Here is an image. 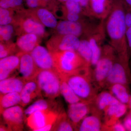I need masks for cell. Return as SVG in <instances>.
<instances>
[{"instance_id":"1","label":"cell","mask_w":131,"mask_h":131,"mask_svg":"<svg viewBox=\"0 0 131 131\" xmlns=\"http://www.w3.org/2000/svg\"><path fill=\"white\" fill-rule=\"evenodd\" d=\"M125 12L124 0H113L112 9L105 20V27L109 44L114 49L117 56L129 59Z\"/></svg>"},{"instance_id":"2","label":"cell","mask_w":131,"mask_h":131,"mask_svg":"<svg viewBox=\"0 0 131 131\" xmlns=\"http://www.w3.org/2000/svg\"><path fill=\"white\" fill-rule=\"evenodd\" d=\"M60 77L68 83L82 101L91 104L94 102L98 95L99 89L94 82L91 68H86L78 73Z\"/></svg>"},{"instance_id":"3","label":"cell","mask_w":131,"mask_h":131,"mask_svg":"<svg viewBox=\"0 0 131 131\" xmlns=\"http://www.w3.org/2000/svg\"><path fill=\"white\" fill-rule=\"evenodd\" d=\"M51 53L54 69L60 76L72 74L91 68L77 51H66Z\"/></svg>"},{"instance_id":"4","label":"cell","mask_w":131,"mask_h":131,"mask_svg":"<svg viewBox=\"0 0 131 131\" xmlns=\"http://www.w3.org/2000/svg\"><path fill=\"white\" fill-rule=\"evenodd\" d=\"M117 57L116 52L109 44L103 45L100 58L93 71L94 82L99 90L104 88Z\"/></svg>"},{"instance_id":"5","label":"cell","mask_w":131,"mask_h":131,"mask_svg":"<svg viewBox=\"0 0 131 131\" xmlns=\"http://www.w3.org/2000/svg\"><path fill=\"white\" fill-rule=\"evenodd\" d=\"M35 78L42 96L54 100L61 94V78L55 70H40Z\"/></svg>"},{"instance_id":"6","label":"cell","mask_w":131,"mask_h":131,"mask_svg":"<svg viewBox=\"0 0 131 131\" xmlns=\"http://www.w3.org/2000/svg\"><path fill=\"white\" fill-rule=\"evenodd\" d=\"M99 23H94L86 19L80 21L63 20L58 22L55 30L58 34L73 35L78 38H88L96 29Z\"/></svg>"},{"instance_id":"7","label":"cell","mask_w":131,"mask_h":131,"mask_svg":"<svg viewBox=\"0 0 131 131\" xmlns=\"http://www.w3.org/2000/svg\"><path fill=\"white\" fill-rule=\"evenodd\" d=\"M20 11V14L15 17L13 25L18 27L17 32L19 35L31 33L40 38L46 35L45 26L32 17L28 11Z\"/></svg>"},{"instance_id":"8","label":"cell","mask_w":131,"mask_h":131,"mask_svg":"<svg viewBox=\"0 0 131 131\" xmlns=\"http://www.w3.org/2000/svg\"><path fill=\"white\" fill-rule=\"evenodd\" d=\"M131 83L129 59L117 56L112 70L106 80L104 88L119 83L128 87Z\"/></svg>"},{"instance_id":"9","label":"cell","mask_w":131,"mask_h":131,"mask_svg":"<svg viewBox=\"0 0 131 131\" xmlns=\"http://www.w3.org/2000/svg\"><path fill=\"white\" fill-rule=\"evenodd\" d=\"M80 40L74 35L56 34L48 40L46 46L50 53L66 51H77Z\"/></svg>"},{"instance_id":"10","label":"cell","mask_w":131,"mask_h":131,"mask_svg":"<svg viewBox=\"0 0 131 131\" xmlns=\"http://www.w3.org/2000/svg\"><path fill=\"white\" fill-rule=\"evenodd\" d=\"M61 111L48 109L35 112L26 119L27 125L32 131H36L47 125H53Z\"/></svg>"},{"instance_id":"11","label":"cell","mask_w":131,"mask_h":131,"mask_svg":"<svg viewBox=\"0 0 131 131\" xmlns=\"http://www.w3.org/2000/svg\"><path fill=\"white\" fill-rule=\"evenodd\" d=\"M106 35L105 20H101L95 30L88 37L92 52L91 66L95 67L100 58Z\"/></svg>"},{"instance_id":"12","label":"cell","mask_w":131,"mask_h":131,"mask_svg":"<svg viewBox=\"0 0 131 131\" xmlns=\"http://www.w3.org/2000/svg\"><path fill=\"white\" fill-rule=\"evenodd\" d=\"M22 107L17 105L1 112L3 122L11 131H22L24 129L25 115Z\"/></svg>"},{"instance_id":"13","label":"cell","mask_w":131,"mask_h":131,"mask_svg":"<svg viewBox=\"0 0 131 131\" xmlns=\"http://www.w3.org/2000/svg\"><path fill=\"white\" fill-rule=\"evenodd\" d=\"M20 57L19 72L21 77L26 81L34 79L40 70L38 68L30 53L19 52Z\"/></svg>"},{"instance_id":"14","label":"cell","mask_w":131,"mask_h":131,"mask_svg":"<svg viewBox=\"0 0 131 131\" xmlns=\"http://www.w3.org/2000/svg\"><path fill=\"white\" fill-rule=\"evenodd\" d=\"M91 103L85 102L69 104L67 114L75 130H77L83 119L91 113Z\"/></svg>"},{"instance_id":"15","label":"cell","mask_w":131,"mask_h":131,"mask_svg":"<svg viewBox=\"0 0 131 131\" xmlns=\"http://www.w3.org/2000/svg\"><path fill=\"white\" fill-rule=\"evenodd\" d=\"M30 54L40 70H55L53 59L48 49L38 45Z\"/></svg>"},{"instance_id":"16","label":"cell","mask_w":131,"mask_h":131,"mask_svg":"<svg viewBox=\"0 0 131 131\" xmlns=\"http://www.w3.org/2000/svg\"><path fill=\"white\" fill-rule=\"evenodd\" d=\"M127 107V105L120 102L108 107L103 113L104 123L102 131L119 121V119L126 113Z\"/></svg>"},{"instance_id":"17","label":"cell","mask_w":131,"mask_h":131,"mask_svg":"<svg viewBox=\"0 0 131 131\" xmlns=\"http://www.w3.org/2000/svg\"><path fill=\"white\" fill-rule=\"evenodd\" d=\"M120 102L110 91H103L98 93L94 102L91 104V113L102 116L108 107Z\"/></svg>"},{"instance_id":"18","label":"cell","mask_w":131,"mask_h":131,"mask_svg":"<svg viewBox=\"0 0 131 131\" xmlns=\"http://www.w3.org/2000/svg\"><path fill=\"white\" fill-rule=\"evenodd\" d=\"M113 0H90L89 9L91 18L105 20L112 9Z\"/></svg>"},{"instance_id":"19","label":"cell","mask_w":131,"mask_h":131,"mask_svg":"<svg viewBox=\"0 0 131 131\" xmlns=\"http://www.w3.org/2000/svg\"><path fill=\"white\" fill-rule=\"evenodd\" d=\"M21 102L20 105L25 107L38 97L42 95L35 78L26 82L20 93Z\"/></svg>"},{"instance_id":"20","label":"cell","mask_w":131,"mask_h":131,"mask_svg":"<svg viewBox=\"0 0 131 131\" xmlns=\"http://www.w3.org/2000/svg\"><path fill=\"white\" fill-rule=\"evenodd\" d=\"M20 61L19 57L17 54L1 59L0 80L13 77V74L19 70Z\"/></svg>"},{"instance_id":"21","label":"cell","mask_w":131,"mask_h":131,"mask_svg":"<svg viewBox=\"0 0 131 131\" xmlns=\"http://www.w3.org/2000/svg\"><path fill=\"white\" fill-rule=\"evenodd\" d=\"M32 17L45 27L55 28L57 25L56 18L49 10L43 7H38L27 10Z\"/></svg>"},{"instance_id":"22","label":"cell","mask_w":131,"mask_h":131,"mask_svg":"<svg viewBox=\"0 0 131 131\" xmlns=\"http://www.w3.org/2000/svg\"><path fill=\"white\" fill-rule=\"evenodd\" d=\"M40 38L33 34H23L17 38L16 45L19 51L30 53L39 45Z\"/></svg>"},{"instance_id":"23","label":"cell","mask_w":131,"mask_h":131,"mask_svg":"<svg viewBox=\"0 0 131 131\" xmlns=\"http://www.w3.org/2000/svg\"><path fill=\"white\" fill-rule=\"evenodd\" d=\"M54 100L39 99L24 110L25 115L27 117L35 112L48 109L57 110L59 112L62 110V107L58 105V103Z\"/></svg>"},{"instance_id":"24","label":"cell","mask_w":131,"mask_h":131,"mask_svg":"<svg viewBox=\"0 0 131 131\" xmlns=\"http://www.w3.org/2000/svg\"><path fill=\"white\" fill-rule=\"evenodd\" d=\"M26 82L21 77L16 76L1 80L0 82L1 94L13 92L20 93Z\"/></svg>"},{"instance_id":"25","label":"cell","mask_w":131,"mask_h":131,"mask_svg":"<svg viewBox=\"0 0 131 131\" xmlns=\"http://www.w3.org/2000/svg\"><path fill=\"white\" fill-rule=\"evenodd\" d=\"M83 119L78 127L77 131H102L103 124L102 123L101 116L95 113H91Z\"/></svg>"},{"instance_id":"26","label":"cell","mask_w":131,"mask_h":131,"mask_svg":"<svg viewBox=\"0 0 131 131\" xmlns=\"http://www.w3.org/2000/svg\"><path fill=\"white\" fill-rule=\"evenodd\" d=\"M109 91L120 102L127 105L130 99L128 87L124 84L116 83L108 88Z\"/></svg>"},{"instance_id":"27","label":"cell","mask_w":131,"mask_h":131,"mask_svg":"<svg viewBox=\"0 0 131 131\" xmlns=\"http://www.w3.org/2000/svg\"><path fill=\"white\" fill-rule=\"evenodd\" d=\"M21 97L20 93L17 92L8 93L1 94L0 107L1 112L6 108L20 104Z\"/></svg>"},{"instance_id":"28","label":"cell","mask_w":131,"mask_h":131,"mask_svg":"<svg viewBox=\"0 0 131 131\" xmlns=\"http://www.w3.org/2000/svg\"><path fill=\"white\" fill-rule=\"evenodd\" d=\"M74 128L70 122L68 114L63 110L59 113L52 128L51 131H72Z\"/></svg>"},{"instance_id":"29","label":"cell","mask_w":131,"mask_h":131,"mask_svg":"<svg viewBox=\"0 0 131 131\" xmlns=\"http://www.w3.org/2000/svg\"><path fill=\"white\" fill-rule=\"evenodd\" d=\"M61 94L69 104L82 101L65 80L61 78Z\"/></svg>"},{"instance_id":"30","label":"cell","mask_w":131,"mask_h":131,"mask_svg":"<svg viewBox=\"0 0 131 131\" xmlns=\"http://www.w3.org/2000/svg\"><path fill=\"white\" fill-rule=\"evenodd\" d=\"M77 52L83 59L89 67H91L92 52L88 38H82L80 40Z\"/></svg>"},{"instance_id":"31","label":"cell","mask_w":131,"mask_h":131,"mask_svg":"<svg viewBox=\"0 0 131 131\" xmlns=\"http://www.w3.org/2000/svg\"><path fill=\"white\" fill-rule=\"evenodd\" d=\"M16 43L12 42H1L0 44V58H4L14 55L19 52Z\"/></svg>"},{"instance_id":"32","label":"cell","mask_w":131,"mask_h":131,"mask_svg":"<svg viewBox=\"0 0 131 131\" xmlns=\"http://www.w3.org/2000/svg\"><path fill=\"white\" fill-rule=\"evenodd\" d=\"M13 9L0 8V25L1 26L12 24L15 21Z\"/></svg>"},{"instance_id":"33","label":"cell","mask_w":131,"mask_h":131,"mask_svg":"<svg viewBox=\"0 0 131 131\" xmlns=\"http://www.w3.org/2000/svg\"><path fill=\"white\" fill-rule=\"evenodd\" d=\"M15 27L12 24L1 26L0 39L1 42H9L13 35Z\"/></svg>"},{"instance_id":"34","label":"cell","mask_w":131,"mask_h":131,"mask_svg":"<svg viewBox=\"0 0 131 131\" xmlns=\"http://www.w3.org/2000/svg\"><path fill=\"white\" fill-rule=\"evenodd\" d=\"M61 9L62 13V16L63 19L64 20L72 21H80L84 20L86 19L84 17H87L82 15L68 11L62 6Z\"/></svg>"},{"instance_id":"35","label":"cell","mask_w":131,"mask_h":131,"mask_svg":"<svg viewBox=\"0 0 131 131\" xmlns=\"http://www.w3.org/2000/svg\"><path fill=\"white\" fill-rule=\"evenodd\" d=\"M62 7L70 12L85 16L83 9L82 8L79 2L73 1H68L63 2Z\"/></svg>"},{"instance_id":"36","label":"cell","mask_w":131,"mask_h":131,"mask_svg":"<svg viewBox=\"0 0 131 131\" xmlns=\"http://www.w3.org/2000/svg\"><path fill=\"white\" fill-rule=\"evenodd\" d=\"M23 0H0L1 7L12 9H20Z\"/></svg>"},{"instance_id":"37","label":"cell","mask_w":131,"mask_h":131,"mask_svg":"<svg viewBox=\"0 0 131 131\" xmlns=\"http://www.w3.org/2000/svg\"><path fill=\"white\" fill-rule=\"evenodd\" d=\"M26 2L27 6L30 9L41 7L40 6H46L47 3L42 0H26Z\"/></svg>"},{"instance_id":"38","label":"cell","mask_w":131,"mask_h":131,"mask_svg":"<svg viewBox=\"0 0 131 131\" xmlns=\"http://www.w3.org/2000/svg\"><path fill=\"white\" fill-rule=\"evenodd\" d=\"M104 131H125L126 130L124 124L119 121L112 125L106 128Z\"/></svg>"},{"instance_id":"39","label":"cell","mask_w":131,"mask_h":131,"mask_svg":"<svg viewBox=\"0 0 131 131\" xmlns=\"http://www.w3.org/2000/svg\"><path fill=\"white\" fill-rule=\"evenodd\" d=\"M89 2L90 0H80L79 3L83 9L85 16L91 18L90 13Z\"/></svg>"},{"instance_id":"40","label":"cell","mask_w":131,"mask_h":131,"mask_svg":"<svg viewBox=\"0 0 131 131\" xmlns=\"http://www.w3.org/2000/svg\"><path fill=\"white\" fill-rule=\"evenodd\" d=\"M125 18L127 28L131 27V7L126 4Z\"/></svg>"},{"instance_id":"41","label":"cell","mask_w":131,"mask_h":131,"mask_svg":"<svg viewBox=\"0 0 131 131\" xmlns=\"http://www.w3.org/2000/svg\"><path fill=\"white\" fill-rule=\"evenodd\" d=\"M126 36L127 42L131 58V27L127 28Z\"/></svg>"},{"instance_id":"42","label":"cell","mask_w":131,"mask_h":131,"mask_svg":"<svg viewBox=\"0 0 131 131\" xmlns=\"http://www.w3.org/2000/svg\"><path fill=\"white\" fill-rule=\"evenodd\" d=\"M123 124L126 131H131V117L128 115L124 119Z\"/></svg>"},{"instance_id":"43","label":"cell","mask_w":131,"mask_h":131,"mask_svg":"<svg viewBox=\"0 0 131 131\" xmlns=\"http://www.w3.org/2000/svg\"><path fill=\"white\" fill-rule=\"evenodd\" d=\"M0 131H11L10 129H9V127L6 124H5L3 122V124H1V127H0Z\"/></svg>"},{"instance_id":"44","label":"cell","mask_w":131,"mask_h":131,"mask_svg":"<svg viewBox=\"0 0 131 131\" xmlns=\"http://www.w3.org/2000/svg\"><path fill=\"white\" fill-rule=\"evenodd\" d=\"M124 1L127 6L131 7V0H124Z\"/></svg>"},{"instance_id":"45","label":"cell","mask_w":131,"mask_h":131,"mask_svg":"<svg viewBox=\"0 0 131 131\" xmlns=\"http://www.w3.org/2000/svg\"><path fill=\"white\" fill-rule=\"evenodd\" d=\"M60 1L62 2H65L68 1H73L77 2H80V0H59Z\"/></svg>"},{"instance_id":"46","label":"cell","mask_w":131,"mask_h":131,"mask_svg":"<svg viewBox=\"0 0 131 131\" xmlns=\"http://www.w3.org/2000/svg\"><path fill=\"white\" fill-rule=\"evenodd\" d=\"M127 105L128 106V107L131 110V95L130 96L129 102H128V104H127Z\"/></svg>"},{"instance_id":"47","label":"cell","mask_w":131,"mask_h":131,"mask_svg":"<svg viewBox=\"0 0 131 131\" xmlns=\"http://www.w3.org/2000/svg\"><path fill=\"white\" fill-rule=\"evenodd\" d=\"M128 115L131 117V110H130V112H129Z\"/></svg>"},{"instance_id":"48","label":"cell","mask_w":131,"mask_h":131,"mask_svg":"<svg viewBox=\"0 0 131 131\" xmlns=\"http://www.w3.org/2000/svg\"><path fill=\"white\" fill-rule=\"evenodd\" d=\"M42 1H44L46 2H48V1H49V0H42Z\"/></svg>"}]
</instances>
